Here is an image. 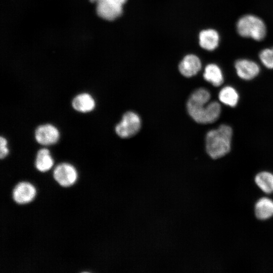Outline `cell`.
Wrapping results in <instances>:
<instances>
[{
	"instance_id": "6da1fadb",
	"label": "cell",
	"mask_w": 273,
	"mask_h": 273,
	"mask_svg": "<svg viewBox=\"0 0 273 273\" xmlns=\"http://www.w3.org/2000/svg\"><path fill=\"white\" fill-rule=\"evenodd\" d=\"M233 136L232 127L225 124L209 130L206 136V150L212 159L221 158L229 153Z\"/></svg>"
},
{
	"instance_id": "7a4b0ae2",
	"label": "cell",
	"mask_w": 273,
	"mask_h": 273,
	"mask_svg": "<svg viewBox=\"0 0 273 273\" xmlns=\"http://www.w3.org/2000/svg\"><path fill=\"white\" fill-rule=\"evenodd\" d=\"M236 30L241 36L256 41L263 40L266 35L264 22L253 15H245L240 18L236 24Z\"/></svg>"
},
{
	"instance_id": "3957f363",
	"label": "cell",
	"mask_w": 273,
	"mask_h": 273,
	"mask_svg": "<svg viewBox=\"0 0 273 273\" xmlns=\"http://www.w3.org/2000/svg\"><path fill=\"white\" fill-rule=\"evenodd\" d=\"M187 108L190 116L197 123H211L216 121L221 113L220 104L213 101L207 104H187Z\"/></svg>"
},
{
	"instance_id": "277c9868",
	"label": "cell",
	"mask_w": 273,
	"mask_h": 273,
	"mask_svg": "<svg viewBox=\"0 0 273 273\" xmlns=\"http://www.w3.org/2000/svg\"><path fill=\"white\" fill-rule=\"evenodd\" d=\"M127 0H89L96 4V12L101 18L113 21L122 13L123 5Z\"/></svg>"
},
{
	"instance_id": "5b68a950",
	"label": "cell",
	"mask_w": 273,
	"mask_h": 273,
	"mask_svg": "<svg viewBox=\"0 0 273 273\" xmlns=\"http://www.w3.org/2000/svg\"><path fill=\"white\" fill-rule=\"evenodd\" d=\"M141 121L139 116L131 111L126 112L121 121L115 126V132L122 138H128L134 135L141 128Z\"/></svg>"
},
{
	"instance_id": "8992f818",
	"label": "cell",
	"mask_w": 273,
	"mask_h": 273,
	"mask_svg": "<svg viewBox=\"0 0 273 273\" xmlns=\"http://www.w3.org/2000/svg\"><path fill=\"white\" fill-rule=\"evenodd\" d=\"M53 177L60 186L68 187L76 181L77 173L72 165L62 163L58 164L54 169Z\"/></svg>"
},
{
	"instance_id": "52a82bcc",
	"label": "cell",
	"mask_w": 273,
	"mask_h": 273,
	"mask_svg": "<svg viewBox=\"0 0 273 273\" xmlns=\"http://www.w3.org/2000/svg\"><path fill=\"white\" fill-rule=\"evenodd\" d=\"M36 141L43 146H50L56 144L59 140L60 132L58 128L51 124L39 125L34 132Z\"/></svg>"
},
{
	"instance_id": "ba28073f",
	"label": "cell",
	"mask_w": 273,
	"mask_h": 273,
	"mask_svg": "<svg viewBox=\"0 0 273 273\" xmlns=\"http://www.w3.org/2000/svg\"><path fill=\"white\" fill-rule=\"evenodd\" d=\"M36 194L34 187L28 182L21 181L17 184L12 191L14 201L19 204L31 202Z\"/></svg>"
},
{
	"instance_id": "9c48e42d",
	"label": "cell",
	"mask_w": 273,
	"mask_h": 273,
	"mask_svg": "<svg viewBox=\"0 0 273 273\" xmlns=\"http://www.w3.org/2000/svg\"><path fill=\"white\" fill-rule=\"evenodd\" d=\"M237 75L241 79L250 80L254 78L260 72L259 65L255 62L248 59H239L235 64Z\"/></svg>"
},
{
	"instance_id": "30bf717a",
	"label": "cell",
	"mask_w": 273,
	"mask_h": 273,
	"mask_svg": "<svg viewBox=\"0 0 273 273\" xmlns=\"http://www.w3.org/2000/svg\"><path fill=\"white\" fill-rule=\"evenodd\" d=\"M180 73L185 77H190L197 74L201 68L199 58L194 55L185 56L178 66Z\"/></svg>"
},
{
	"instance_id": "8fae6325",
	"label": "cell",
	"mask_w": 273,
	"mask_h": 273,
	"mask_svg": "<svg viewBox=\"0 0 273 273\" xmlns=\"http://www.w3.org/2000/svg\"><path fill=\"white\" fill-rule=\"evenodd\" d=\"M73 108L81 113H87L93 111L96 106L94 98L88 93H81L76 96L72 102Z\"/></svg>"
},
{
	"instance_id": "7c38bea8",
	"label": "cell",
	"mask_w": 273,
	"mask_h": 273,
	"mask_svg": "<svg viewBox=\"0 0 273 273\" xmlns=\"http://www.w3.org/2000/svg\"><path fill=\"white\" fill-rule=\"evenodd\" d=\"M256 217L261 220L268 219L273 216V200L264 197L259 199L255 204Z\"/></svg>"
},
{
	"instance_id": "4fadbf2b",
	"label": "cell",
	"mask_w": 273,
	"mask_h": 273,
	"mask_svg": "<svg viewBox=\"0 0 273 273\" xmlns=\"http://www.w3.org/2000/svg\"><path fill=\"white\" fill-rule=\"evenodd\" d=\"M201 48L208 51H213L218 46L219 35L217 31L212 29L203 30L199 36Z\"/></svg>"
},
{
	"instance_id": "5bb4252c",
	"label": "cell",
	"mask_w": 273,
	"mask_h": 273,
	"mask_svg": "<svg viewBox=\"0 0 273 273\" xmlns=\"http://www.w3.org/2000/svg\"><path fill=\"white\" fill-rule=\"evenodd\" d=\"M203 77L205 80L214 86H219L223 82L222 72L220 67L215 64H209L205 67Z\"/></svg>"
},
{
	"instance_id": "9a60e30c",
	"label": "cell",
	"mask_w": 273,
	"mask_h": 273,
	"mask_svg": "<svg viewBox=\"0 0 273 273\" xmlns=\"http://www.w3.org/2000/svg\"><path fill=\"white\" fill-rule=\"evenodd\" d=\"M54 164L53 159L50 151L47 148L39 149L36 154L35 166L40 172L50 170Z\"/></svg>"
},
{
	"instance_id": "2e32d148",
	"label": "cell",
	"mask_w": 273,
	"mask_h": 273,
	"mask_svg": "<svg viewBox=\"0 0 273 273\" xmlns=\"http://www.w3.org/2000/svg\"><path fill=\"white\" fill-rule=\"evenodd\" d=\"M219 101L225 105L234 107L239 101V95L237 90L231 86H225L222 87L219 94Z\"/></svg>"
},
{
	"instance_id": "e0dca14e",
	"label": "cell",
	"mask_w": 273,
	"mask_h": 273,
	"mask_svg": "<svg viewBox=\"0 0 273 273\" xmlns=\"http://www.w3.org/2000/svg\"><path fill=\"white\" fill-rule=\"evenodd\" d=\"M255 183L257 187L264 193H273V174L269 171H263L258 173L255 176Z\"/></svg>"
},
{
	"instance_id": "ac0fdd59",
	"label": "cell",
	"mask_w": 273,
	"mask_h": 273,
	"mask_svg": "<svg viewBox=\"0 0 273 273\" xmlns=\"http://www.w3.org/2000/svg\"><path fill=\"white\" fill-rule=\"evenodd\" d=\"M210 98L211 95L207 89L199 88L191 94L187 103L194 104H207Z\"/></svg>"
},
{
	"instance_id": "d6986e66",
	"label": "cell",
	"mask_w": 273,
	"mask_h": 273,
	"mask_svg": "<svg viewBox=\"0 0 273 273\" xmlns=\"http://www.w3.org/2000/svg\"><path fill=\"white\" fill-rule=\"evenodd\" d=\"M259 57L262 64L267 68L273 69V48L261 50Z\"/></svg>"
},
{
	"instance_id": "ffe728a7",
	"label": "cell",
	"mask_w": 273,
	"mask_h": 273,
	"mask_svg": "<svg viewBox=\"0 0 273 273\" xmlns=\"http://www.w3.org/2000/svg\"><path fill=\"white\" fill-rule=\"evenodd\" d=\"M9 152L7 139L2 136L0 138V158H5Z\"/></svg>"
}]
</instances>
